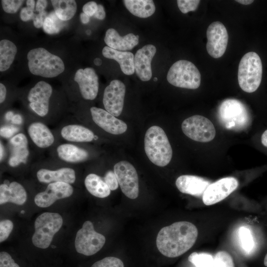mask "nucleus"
<instances>
[{
	"label": "nucleus",
	"instance_id": "obj_50",
	"mask_svg": "<svg viewBox=\"0 0 267 267\" xmlns=\"http://www.w3.org/2000/svg\"><path fill=\"white\" fill-rule=\"evenodd\" d=\"M80 17L82 23L85 24L88 23L90 20L89 16L84 12L80 13Z\"/></svg>",
	"mask_w": 267,
	"mask_h": 267
},
{
	"label": "nucleus",
	"instance_id": "obj_31",
	"mask_svg": "<svg viewBox=\"0 0 267 267\" xmlns=\"http://www.w3.org/2000/svg\"><path fill=\"white\" fill-rule=\"evenodd\" d=\"M50 1L56 16L63 21L70 20L77 11V3L74 0H52Z\"/></svg>",
	"mask_w": 267,
	"mask_h": 267
},
{
	"label": "nucleus",
	"instance_id": "obj_48",
	"mask_svg": "<svg viewBox=\"0 0 267 267\" xmlns=\"http://www.w3.org/2000/svg\"><path fill=\"white\" fill-rule=\"evenodd\" d=\"M6 94V89L5 86L0 83V103H2L4 101Z\"/></svg>",
	"mask_w": 267,
	"mask_h": 267
},
{
	"label": "nucleus",
	"instance_id": "obj_39",
	"mask_svg": "<svg viewBox=\"0 0 267 267\" xmlns=\"http://www.w3.org/2000/svg\"><path fill=\"white\" fill-rule=\"evenodd\" d=\"M13 227L12 222L9 220H4L0 222V242H2L6 240Z\"/></svg>",
	"mask_w": 267,
	"mask_h": 267
},
{
	"label": "nucleus",
	"instance_id": "obj_45",
	"mask_svg": "<svg viewBox=\"0 0 267 267\" xmlns=\"http://www.w3.org/2000/svg\"><path fill=\"white\" fill-rule=\"evenodd\" d=\"M46 15L47 13L45 11L37 14H35L33 19L34 26L37 28H40L43 26Z\"/></svg>",
	"mask_w": 267,
	"mask_h": 267
},
{
	"label": "nucleus",
	"instance_id": "obj_27",
	"mask_svg": "<svg viewBox=\"0 0 267 267\" xmlns=\"http://www.w3.org/2000/svg\"><path fill=\"white\" fill-rule=\"evenodd\" d=\"M56 150L58 157L67 162H81L89 157V153L86 150L71 144H60Z\"/></svg>",
	"mask_w": 267,
	"mask_h": 267
},
{
	"label": "nucleus",
	"instance_id": "obj_56",
	"mask_svg": "<svg viewBox=\"0 0 267 267\" xmlns=\"http://www.w3.org/2000/svg\"><path fill=\"white\" fill-rule=\"evenodd\" d=\"M3 145L2 144H1V143L0 142V161H1L2 158H3V153H4V152H3Z\"/></svg>",
	"mask_w": 267,
	"mask_h": 267
},
{
	"label": "nucleus",
	"instance_id": "obj_40",
	"mask_svg": "<svg viewBox=\"0 0 267 267\" xmlns=\"http://www.w3.org/2000/svg\"><path fill=\"white\" fill-rule=\"evenodd\" d=\"M104 180L111 190H115L118 187L119 183L116 175L112 171L106 172Z\"/></svg>",
	"mask_w": 267,
	"mask_h": 267
},
{
	"label": "nucleus",
	"instance_id": "obj_12",
	"mask_svg": "<svg viewBox=\"0 0 267 267\" xmlns=\"http://www.w3.org/2000/svg\"><path fill=\"white\" fill-rule=\"evenodd\" d=\"M238 186V181L235 178H222L208 186L202 196L203 202L207 206L217 203L229 196Z\"/></svg>",
	"mask_w": 267,
	"mask_h": 267
},
{
	"label": "nucleus",
	"instance_id": "obj_1",
	"mask_svg": "<svg viewBox=\"0 0 267 267\" xmlns=\"http://www.w3.org/2000/svg\"><path fill=\"white\" fill-rule=\"evenodd\" d=\"M198 229L194 224L180 221L162 228L156 238V246L164 256L175 258L189 250L195 243Z\"/></svg>",
	"mask_w": 267,
	"mask_h": 267
},
{
	"label": "nucleus",
	"instance_id": "obj_43",
	"mask_svg": "<svg viewBox=\"0 0 267 267\" xmlns=\"http://www.w3.org/2000/svg\"><path fill=\"white\" fill-rule=\"evenodd\" d=\"M18 131V129L13 126H4L0 128V134L3 137L9 138Z\"/></svg>",
	"mask_w": 267,
	"mask_h": 267
},
{
	"label": "nucleus",
	"instance_id": "obj_3",
	"mask_svg": "<svg viewBox=\"0 0 267 267\" xmlns=\"http://www.w3.org/2000/svg\"><path fill=\"white\" fill-rule=\"evenodd\" d=\"M218 119L224 129L241 132L251 124V117L245 104L236 99H226L221 103L218 109Z\"/></svg>",
	"mask_w": 267,
	"mask_h": 267
},
{
	"label": "nucleus",
	"instance_id": "obj_25",
	"mask_svg": "<svg viewBox=\"0 0 267 267\" xmlns=\"http://www.w3.org/2000/svg\"><path fill=\"white\" fill-rule=\"evenodd\" d=\"M28 132L33 142L40 148H47L54 142L52 133L45 125L41 122L31 124L28 127Z\"/></svg>",
	"mask_w": 267,
	"mask_h": 267
},
{
	"label": "nucleus",
	"instance_id": "obj_29",
	"mask_svg": "<svg viewBox=\"0 0 267 267\" xmlns=\"http://www.w3.org/2000/svg\"><path fill=\"white\" fill-rule=\"evenodd\" d=\"M85 185L88 191L98 198H105L110 194L111 190L104 180L94 174L88 175L85 179Z\"/></svg>",
	"mask_w": 267,
	"mask_h": 267
},
{
	"label": "nucleus",
	"instance_id": "obj_33",
	"mask_svg": "<svg viewBox=\"0 0 267 267\" xmlns=\"http://www.w3.org/2000/svg\"><path fill=\"white\" fill-rule=\"evenodd\" d=\"M238 236L242 250L247 254L251 252L254 243L250 230L244 226L240 227L238 230Z\"/></svg>",
	"mask_w": 267,
	"mask_h": 267
},
{
	"label": "nucleus",
	"instance_id": "obj_30",
	"mask_svg": "<svg viewBox=\"0 0 267 267\" xmlns=\"http://www.w3.org/2000/svg\"><path fill=\"white\" fill-rule=\"evenodd\" d=\"M17 52L15 44L8 40L0 41V71L3 72L9 68Z\"/></svg>",
	"mask_w": 267,
	"mask_h": 267
},
{
	"label": "nucleus",
	"instance_id": "obj_28",
	"mask_svg": "<svg viewBox=\"0 0 267 267\" xmlns=\"http://www.w3.org/2000/svg\"><path fill=\"white\" fill-rule=\"evenodd\" d=\"M123 1L132 14L140 18L148 17L155 11V5L152 0H124Z\"/></svg>",
	"mask_w": 267,
	"mask_h": 267
},
{
	"label": "nucleus",
	"instance_id": "obj_11",
	"mask_svg": "<svg viewBox=\"0 0 267 267\" xmlns=\"http://www.w3.org/2000/svg\"><path fill=\"white\" fill-rule=\"evenodd\" d=\"M206 36V49L209 54L215 58L221 57L226 50L228 41L225 26L220 21L212 22L207 28Z\"/></svg>",
	"mask_w": 267,
	"mask_h": 267
},
{
	"label": "nucleus",
	"instance_id": "obj_57",
	"mask_svg": "<svg viewBox=\"0 0 267 267\" xmlns=\"http://www.w3.org/2000/svg\"><path fill=\"white\" fill-rule=\"evenodd\" d=\"M264 263L265 266L266 267H267V254L265 256Z\"/></svg>",
	"mask_w": 267,
	"mask_h": 267
},
{
	"label": "nucleus",
	"instance_id": "obj_42",
	"mask_svg": "<svg viewBox=\"0 0 267 267\" xmlns=\"http://www.w3.org/2000/svg\"><path fill=\"white\" fill-rule=\"evenodd\" d=\"M98 4L93 1L87 2L83 6L82 9L84 13L89 16H92L97 11Z\"/></svg>",
	"mask_w": 267,
	"mask_h": 267
},
{
	"label": "nucleus",
	"instance_id": "obj_8",
	"mask_svg": "<svg viewBox=\"0 0 267 267\" xmlns=\"http://www.w3.org/2000/svg\"><path fill=\"white\" fill-rule=\"evenodd\" d=\"M105 242V236L96 232L93 223L87 221L77 233L75 246L78 253L86 256H91L98 252Z\"/></svg>",
	"mask_w": 267,
	"mask_h": 267
},
{
	"label": "nucleus",
	"instance_id": "obj_41",
	"mask_svg": "<svg viewBox=\"0 0 267 267\" xmlns=\"http://www.w3.org/2000/svg\"><path fill=\"white\" fill-rule=\"evenodd\" d=\"M0 267H20L11 256L6 252L0 253Z\"/></svg>",
	"mask_w": 267,
	"mask_h": 267
},
{
	"label": "nucleus",
	"instance_id": "obj_58",
	"mask_svg": "<svg viewBox=\"0 0 267 267\" xmlns=\"http://www.w3.org/2000/svg\"><path fill=\"white\" fill-rule=\"evenodd\" d=\"M86 32H87V34H88V35L90 34V31L89 30L87 31Z\"/></svg>",
	"mask_w": 267,
	"mask_h": 267
},
{
	"label": "nucleus",
	"instance_id": "obj_10",
	"mask_svg": "<svg viewBox=\"0 0 267 267\" xmlns=\"http://www.w3.org/2000/svg\"><path fill=\"white\" fill-rule=\"evenodd\" d=\"M114 172L123 193L130 199L136 198L139 193L138 178L133 165L121 161L114 165Z\"/></svg>",
	"mask_w": 267,
	"mask_h": 267
},
{
	"label": "nucleus",
	"instance_id": "obj_54",
	"mask_svg": "<svg viewBox=\"0 0 267 267\" xmlns=\"http://www.w3.org/2000/svg\"><path fill=\"white\" fill-rule=\"evenodd\" d=\"M13 116H14V114L12 112L8 111L5 114V119L7 121H9L10 120H11Z\"/></svg>",
	"mask_w": 267,
	"mask_h": 267
},
{
	"label": "nucleus",
	"instance_id": "obj_19",
	"mask_svg": "<svg viewBox=\"0 0 267 267\" xmlns=\"http://www.w3.org/2000/svg\"><path fill=\"white\" fill-rule=\"evenodd\" d=\"M211 182L202 177L193 175H182L178 178L176 185L183 193L202 197Z\"/></svg>",
	"mask_w": 267,
	"mask_h": 267
},
{
	"label": "nucleus",
	"instance_id": "obj_21",
	"mask_svg": "<svg viewBox=\"0 0 267 267\" xmlns=\"http://www.w3.org/2000/svg\"><path fill=\"white\" fill-rule=\"evenodd\" d=\"M28 143L27 138L22 133L16 134L10 139L11 153L8 161L9 166L15 167L21 163L26 162L29 155Z\"/></svg>",
	"mask_w": 267,
	"mask_h": 267
},
{
	"label": "nucleus",
	"instance_id": "obj_18",
	"mask_svg": "<svg viewBox=\"0 0 267 267\" xmlns=\"http://www.w3.org/2000/svg\"><path fill=\"white\" fill-rule=\"evenodd\" d=\"M156 50L154 45L146 44L139 49L134 55V70L137 77L142 81H148L152 78L151 63Z\"/></svg>",
	"mask_w": 267,
	"mask_h": 267
},
{
	"label": "nucleus",
	"instance_id": "obj_55",
	"mask_svg": "<svg viewBox=\"0 0 267 267\" xmlns=\"http://www.w3.org/2000/svg\"><path fill=\"white\" fill-rule=\"evenodd\" d=\"M94 64L96 66H100L102 64V60L99 58H95L93 60Z\"/></svg>",
	"mask_w": 267,
	"mask_h": 267
},
{
	"label": "nucleus",
	"instance_id": "obj_6",
	"mask_svg": "<svg viewBox=\"0 0 267 267\" xmlns=\"http://www.w3.org/2000/svg\"><path fill=\"white\" fill-rule=\"evenodd\" d=\"M62 223V218L58 213L45 212L39 216L34 223L35 232L32 237L33 245L40 248H47Z\"/></svg>",
	"mask_w": 267,
	"mask_h": 267
},
{
	"label": "nucleus",
	"instance_id": "obj_5",
	"mask_svg": "<svg viewBox=\"0 0 267 267\" xmlns=\"http://www.w3.org/2000/svg\"><path fill=\"white\" fill-rule=\"evenodd\" d=\"M263 66L259 55L249 52L240 60L238 70V81L244 91L252 93L259 87L262 81Z\"/></svg>",
	"mask_w": 267,
	"mask_h": 267
},
{
	"label": "nucleus",
	"instance_id": "obj_23",
	"mask_svg": "<svg viewBox=\"0 0 267 267\" xmlns=\"http://www.w3.org/2000/svg\"><path fill=\"white\" fill-rule=\"evenodd\" d=\"M27 193L23 186L19 183L13 181L9 184L0 185V204L11 202L22 205L26 201Z\"/></svg>",
	"mask_w": 267,
	"mask_h": 267
},
{
	"label": "nucleus",
	"instance_id": "obj_46",
	"mask_svg": "<svg viewBox=\"0 0 267 267\" xmlns=\"http://www.w3.org/2000/svg\"><path fill=\"white\" fill-rule=\"evenodd\" d=\"M106 16L105 11L103 6L101 4H98L97 9L93 17L99 20H103Z\"/></svg>",
	"mask_w": 267,
	"mask_h": 267
},
{
	"label": "nucleus",
	"instance_id": "obj_38",
	"mask_svg": "<svg viewBox=\"0 0 267 267\" xmlns=\"http://www.w3.org/2000/svg\"><path fill=\"white\" fill-rule=\"evenodd\" d=\"M22 0H2L1 1L3 10L7 13H16L23 4Z\"/></svg>",
	"mask_w": 267,
	"mask_h": 267
},
{
	"label": "nucleus",
	"instance_id": "obj_13",
	"mask_svg": "<svg viewBox=\"0 0 267 267\" xmlns=\"http://www.w3.org/2000/svg\"><path fill=\"white\" fill-rule=\"evenodd\" d=\"M126 87L120 80H112L104 89L103 97L104 107L107 112L115 117L121 114L124 102Z\"/></svg>",
	"mask_w": 267,
	"mask_h": 267
},
{
	"label": "nucleus",
	"instance_id": "obj_44",
	"mask_svg": "<svg viewBox=\"0 0 267 267\" xmlns=\"http://www.w3.org/2000/svg\"><path fill=\"white\" fill-rule=\"evenodd\" d=\"M34 15V10L28 7L22 8L20 11V18L24 22L33 19Z\"/></svg>",
	"mask_w": 267,
	"mask_h": 267
},
{
	"label": "nucleus",
	"instance_id": "obj_4",
	"mask_svg": "<svg viewBox=\"0 0 267 267\" xmlns=\"http://www.w3.org/2000/svg\"><path fill=\"white\" fill-rule=\"evenodd\" d=\"M30 72L44 78H53L61 74L65 69L63 61L43 47L30 50L27 55Z\"/></svg>",
	"mask_w": 267,
	"mask_h": 267
},
{
	"label": "nucleus",
	"instance_id": "obj_20",
	"mask_svg": "<svg viewBox=\"0 0 267 267\" xmlns=\"http://www.w3.org/2000/svg\"><path fill=\"white\" fill-rule=\"evenodd\" d=\"M138 39V35L129 33L122 37L115 29L110 28L106 31L104 40L109 47L119 51H126L137 45Z\"/></svg>",
	"mask_w": 267,
	"mask_h": 267
},
{
	"label": "nucleus",
	"instance_id": "obj_7",
	"mask_svg": "<svg viewBox=\"0 0 267 267\" xmlns=\"http://www.w3.org/2000/svg\"><path fill=\"white\" fill-rule=\"evenodd\" d=\"M201 74L191 62L180 60L170 67L167 76L168 82L177 87L196 89L201 84Z\"/></svg>",
	"mask_w": 267,
	"mask_h": 267
},
{
	"label": "nucleus",
	"instance_id": "obj_47",
	"mask_svg": "<svg viewBox=\"0 0 267 267\" xmlns=\"http://www.w3.org/2000/svg\"><path fill=\"white\" fill-rule=\"evenodd\" d=\"M47 4V1L45 0H38L36 5V10L39 13L45 11V9Z\"/></svg>",
	"mask_w": 267,
	"mask_h": 267
},
{
	"label": "nucleus",
	"instance_id": "obj_34",
	"mask_svg": "<svg viewBox=\"0 0 267 267\" xmlns=\"http://www.w3.org/2000/svg\"><path fill=\"white\" fill-rule=\"evenodd\" d=\"M188 259L195 267H213L214 258L208 253L193 252Z\"/></svg>",
	"mask_w": 267,
	"mask_h": 267
},
{
	"label": "nucleus",
	"instance_id": "obj_37",
	"mask_svg": "<svg viewBox=\"0 0 267 267\" xmlns=\"http://www.w3.org/2000/svg\"><path fill=\"white\" fill-rule=\"evenodd\" d=\"M199 0H178L177 4L180 11L184 13L195 11L200 3Z\"/></svg>",
	"mask_w": 267,
	"mask_h": 267
},
{
	"label": "nucleus",
	"instance_id": "obj_9",
	"mask_svg": "<svg viewBox=\"0 0 267 267\" xmlns=\"http://www.w3.org/2000/svg\"><path fill=\"white\" fill-rule=\"evenodd\" d=\"M181 129L190 139L201 142L212 140L216 135V129L212 122L201 115H194L185 119Z\"/></svg>",
	"mask_w": 267,
	"mask_h": 267
},
{
	"label": "nucleus",
	"instance_id": "obj_49",
	"mask_svg": "<svg viewBox=\"0 0 267 267\" xmlns=\"http://www.w3.org/2000/svg\"><path fill=\"white\" fill-rule=\"evenodd\" d=\"M11 122L14 124L20 125L22 122V117L19 114L14 115L11 119Z\"/></svg>",
	"mask_w": 267,
	"mask_h": 267
},
{
	"label": "nucleus",
	"instance_id": "obj_17",
	"mask_svg": "<svg viewBox=\"0 0 267 267\" xmlns=\"http://www.w3.org/2000/svg\"><path fill=\"white\" fill-rule=\"evenodd\" d=\"M90 111L93 122L106 132L113 134H120L127 131V124L106 110L92 107Z\"/></svg>",
	"mask_w": 267,
	"mask_h": 267
},
{
	"label": "nucleus",
	"instance_id": "obj_52",
	"mask_svg": "<svg viewBox=\"0 0 267 267\" xmlns=\"http://www.w3.org/2000/svg\"><path fill=\"white\" fill-rule=\"evenodd\" d=\"M26 4L28 7L32 10H34L35 1L34 0H26Z\"/></svg>",
	"mask_w": 267,
	"mask_h": 267
},
{
	"label": "nucleus",
	"instance_id": "obj_24",
	"mask_svg": "<svg viewBox=\"0 0 267 267\" xmlns=\"http://www.w3.org/2000/svg\"><path fill=\"white\" fill-rule=\"evenodd\" d=\"M102 53L104 57L116 60L120 65L123 73L131 75L135 72L134 55L129 51H121L112 49L108 46L103 47Z\"/></svg>",
	"mask_w": 267,
	"mask_h": 267
},
{
	"label": "nucleus",
	"instance_id": "obj_51",
	"mask_svg": "<svg viewBox=\"0 0 267 267\" xmlns=\"http://www.w3.org/2000/svg\"><path fill=\"white\" fill-rule=\"evenodd\" d=\"M261 142L264 146L267 147V129L265 131L261 136Z\"/></svg>",
	"mask_w": 267,
	"mask_h": 267
},
{
	"label": "nucleus",
	"instance_id": "obj_59",
	"mask_svg": "<svg viewBox=\"0 0 267 267\" xmlns=\"http://www.w3.org/2000/svg\"><path fill=\"white\" fill-rule=\"evenodd\" d=\"M157 80H158V79H157V78H154V81H157Z\"/></svg>",
	"mask_w": 267,
	"mask_h": 267
},
{
	"label": "nucleus",
	"instance_id": "obj_53",
	"mask_svg": "<svg viewBox=\"0 0 267 267\" xmlns=\"http://www.w3.org/2000/svg\"><path fill=\"white\" fill-rule=\"evenodd\" d=\"M235 1L244 5H249L254 2V0H237Z\"/></svg>",
	"mask_w": 267,
	"mask_h": 267
},
{
	"label": "nucleus",
	"instance_id": "obj_22",
	"mask_svg": "<svg viewBox=\"0 0 267 267\" xmlns=\"http://www.w3.org/2000/svg\"><path fill=\"white\" fill-rule=\"evenodd\" d=\"M39 181L43 183L64 182L73 183L76 179L74 170L70 168H62L55 171L41 169L37 173Z\"/></svg>",
	"mask_w": 267,
	"mask_h": 267
},
{
	"label": "nucleus",
	"instance_id": "obj_15",
	"mask_svg": "<svg viewBox=\"0 0 267 267\" xmlns=\"http://www.w3.org/2000/svg\"><path fill=\"white\" fill-rule=\"evenodd\" d=\"M73 192V187L64 182L50 183L44 191L37 194L34 198L35 204L39 207L46 208L56 200L70 196Z\"/></svg>",
	"mask_w": 267,
	"mask_h": 267
},
{
	"label": "nucleus",
	"instance_id": "obj_14",
	"mask_svg": "<svg viewBox=\"0 0 267 267\" xmlns=\"http://www.w3.org/2000/svg\"><path fill=\"white\" fill-rule=\"evenodd\" d=\"M52 92L51 86L43 81L38 82L30 90L28 95L30 107L39 116L44 117L47 114Z\"/></svg>",
	"mask_w": 267,
	"mask_h": 267
},
{
	"label": "nucleus",
	"instance_id": "obj_60",
	"mask_svg": "<svg viewBox=\"0 0 267 267\" xmlns=\"http://www.w3.org/2000/svg\"><path fill=\"white\" fill-rule=\"evenodd\" d=\"M21 212L23 214V213L24 212V211H22Z\"/></svg>",
	"mask_w": 267,
	"mask_h": 267
},
{
	"label": "nucleus",
	"instance_id": "obj_36",
	"mask_svg": "<svg viewBox=\"0 0 267 267\" xmlns=\"http://www.w3.org/2000/svg\"><path fill=\"white\" fill-rule=\"evenodd\" d=\"M91 267H124L123 262L114 257H107L94 263Z\"/></svg>",
	"mask_w": 267,
	"mask_h": 267
},
{
	"label": "nucleus",
	"instance_id": "obj_32",
	"mask_svg": "<svg viewBox=\"0 0 267 267\" xmlns=\"http://www.w3.org/2000/svg\"><path fill=\"white\" fill-rule=\"evenodd\" d=\"M63 21L59 19L54 11L51 12L44 22L43 29L48 34L58 33L62 28Z\"/></svg>",
	"mask_w": 267,
	"mask_h": 267
},
{
	"label": "nucleus",
	"instance_id": "obj_26",
	"mask_svg": "<svg viewBox=\"0 0 267 267\" xmlns=\"http://www.w3.org/2000/svg\"><path fill=\"white\" fill-rule=\"evenodd\" d=\"M62 137L72 142H89L94 139L93 132L89 129L79 125H69L61 131Z\"/></svg>",
	"mask_w": 267,
	"mask_h": 267
},
{
	"label": "nucleus",
	"instance_id": "obj_2",
	"mask_svg": "<svg viewBox=\"0 0 267 267\" xmlns=\"http://www.w3.org/2000/svg\"><path fill=\"white\" fill-rule=\"evenodd\" d=\"M144 150L150 161L158 166H167L172 158V148L168 137L157 126H151L146 132Z\"/></svg>",
	"mask_w": 267,
	"mask_h": 267
},
{
	"label": "nucleus",
	"instance_id": "obj_16",
	"mask_svg": "<svg viewBox=\"0 0 267 267\" xmlns=\"http://www.w3.org/2000/svg\"><path fill=\"white\" fill-rule=\"evenodd\" d=\"M74 79L78 84L81 94L84 99L92 100L96 98L99 87L98 78L92 68L78 69Z\"/></svg>",
	"mask_w": 267,
	"mask_h": 267
},
{
	"label": "nucleus",
	"instance_id": "obj_35",
	"mask_svg": "<svg viewBox=\"0 0 267 267\" xmlns=\"http://www.w3.org/2000/svg\"><path fill=\"white\" fill-rule=\"evenodd\" d=\"M213 258V267H234L232 258L226 251L218 252Z\"/></svg>",
	"mask_w": 267,
	"mask_h": 267
}]
</instances>
